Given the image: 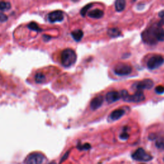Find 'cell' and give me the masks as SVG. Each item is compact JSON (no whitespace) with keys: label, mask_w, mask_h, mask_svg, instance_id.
I'll return each mask as SVG.
<instances>
[{"label":"cell","mask_w":164,"mask_h":164,"mask_svg":"<svg viewBox=\"0 0 164 164\" xmlns=\"http://www.w3.org/2000/svg\"><path fill=\"white\" fill-rule=\"evenodd\" d=\"M142 39L145 43L154 45L158 41H164V29L161 25H153L142 34Z\"/></svg>","instance_id":"1"},{"label":"cell","mask_w":164,"mask_h":164,"mask_svg":"<svg viewBox=\"0 0 164 164\" xmlns=\"http://www.w3.org/2000/svg\"><path fill=\"white\" fill-rule=\"evenodd\" d=\"M60 58L62 66L68 67L75 64L77 59V55L73 49L67 48L63 50Z\"/></svg>","instance_id":"2"},{"label":"cell","mask_w":164,"mask_h":164,"mask_svg":"<svg viewBox=\"0 0 164 164\" xmlns=\"http://www.w3.org/2000/svg\"><path fill=\"white\" fill-rule=\"evenodd\" d=\"M121 98L127 102H133V103H139L144 101L145 98L144 93L142 91L138 90L133 95H130L126 90H122L121 93Z\"/></svg>","instance_id":"3"},{"label":"cell","mask_w":164,"mask_h":164,"mask_svg":"<svg viewBox=\"0 0 164 164\" xmlns=\"http://www.w3.org/2000/svg\"><path fill=\"white\" fill-rule=\"evenodd\" d=\"M133 160L139 162H149L153 159L152 156L149 154L143 148H139L131 154Z\"/></svg>","instance_id":"4"},{"label":"cell","mask_w":164,"mask_h":164,"mask_svg":"<svg viewBox=\"0 0 164 164\" xmlns=\"http://www.w3.org/2000/svg\"><path fill=\"white\" fill-rule=\"evenodd\" d=\"M44 160V156L38 152L31 153L24 160V164H42Z\"/></svg>","instance_id":"5"},{"label":"cell","mask_w":164,"mask_h":164,"mask_svg":"<svg viewBox=\"0 0 164 164\" xmlns=\"http://www.w3.org/2000/svg\"><path fill=\"white\" fill-rule=\"evenodd\" d=\"M131 71L132 67L125 63H119L114 67V72L117 76H127L131 73Z\"/></svg>","instance_id":"6"},{"label":"cell","mask_w":164,"mask_h":164,"mask_svg":"<svg viewBox=\"0 0 164 164\" xmlns=\"http://www.w3.org/2000/svg\"><path fill=\"white\" fill-rule=\"evenodd\" d=\"M164 63V58L160 55H155L150 58L147 63L148 68L154 70L160 67Z\"/></svg>","instance_id":"7"},{"label":"cell","mask_w":164,"mask_h":164,"mask_svg":"<svg viewBox=\"0 0 164 164\" xmlns=\"http://www.w3.org/2000/svg\"><path fill=\"white\" fill-rule=\"evenodd\" d=\"M154 85L153 81L150 79H145L142 81L136 82L133 84V87L139 91L144 89H151Z\"/></svg>","instance_id":"8"},{"label":"cell","mask_w":164,"mask_h":164,"mask_svg":"<svg viewBox=\"0 0 164 164\" xmlns=\"http://www.w3.org/2000/svg\"><path fill=\"white\" fill-rule=\"evenodd\" d=\"M64 16H63V13L61 10H55L50 12L48 16V19L50 22H61L63 20Z\"/></svg>","instance_id":"9"},{"label":"cell","mask_w":164,"mask_h":164,"mask_svg":"<svg viewBox=\"0 0 164 164\" xmlns=\"http://www.w3.org/2000/svg\"><path fill=\"white\" fill-rule=\"evenodd\" d=\"M121 94L117 91H112L109 92L106 95V100L108 103H113L120 99Z\"/></svg>","instance_id":"10"},{"label":"cell","mask_w":164,"mask_h":164,"mask_svg":"<svg viewBox=\"0 0 164 164\" xmlns=\"http://www.w3.org/2000/svg\"><path fill=\"white\" fill-rule=\"evenodd\" d=\"M103 103V98L102 95H99L98 96L94 98L90 102V108L92 110H95L98 109L102 105Z\"/></svg>","instance_id":"11"},{"label":"cell","mask_w":164,"mask_h":164,"mask_svg":"<svg viewBox=\"0 0 164 164\" xmlns=\"http://www.w3.org/2000/svg\"><path fill=\"white\" fill-rule=\"evenodd\" d=\"M124 113H125V110H124V109H122V108L117 109V110H115L114 111H113L110 113V116H109V119H110L111 121H117L118 119H119L120 118H121L123 116H124Z\"/></svg>","instance_id":"12"},{"label":"cell","mask_w":164,"mask_h":164,"mask_svg":"<svg viewBox=\"0 0 164 164\" xmlns=\"http://www.w3.org/2000/svg\"><path fill=\"white\" fill-rule=\"evenodd\" d=\"M88 15L90 17L93 18V19H100L104 16V12L100 9L96 8L89 12Z\"/></svg>","instance_id":"13"},{"label":"cell","mask_w":164,"mask_h":164,"mask_svg":"<svg viewBox=\"0 0 164 164\" xmlns=\"http://www.w3.org/2000/svg\"><path fill=\"white\" fill-rule=\"evenodd\" d=\"M72 37L77 42H79L83 37V32L81 30H76L71 33Z\"/></svg>","instance_id":"14"},{"label":"cell","mask_w":164,"mask_h":164,"mask_svg":"<svg viewBox=\"0 0 164 164\" xmlns=\"http://www.w3.org/2000/svg\"><path fill=\"white\" fill-rule=\"evenodd\" d=\"M121 31L120 30H119L117 28H110L108 30V35H109V37H110L112 38H116L119 37L121 35Z\"/></svg>","instance_id":"15"},{"label":"cell","mask_w":164,"mask_h":164,"mask_svg":"<svg viewBox=\"0 0 164 164\" xmlns=\"http://www.w3.org/2000/svg\"><path fill=\"white\" fill-rule=\"evenodd\" d=\"M126 7V1L124 0H117L115 3V8L117 12H122Z\"/></svg>","instance_id":"16"},{"label":"cell","mask_w":164,"mask_h":164,"mask_svg":"<svg viewBox=\"0 0 164 164\" xmlns=\"http://www.w3.org/2000/svg\"><path fill=\"white\" fill-rule=\"evenodd\" d=\"M35 80L37 83H42L45 81V76L42 72H37L35 76Z\"/></svg>","instance_id":"17"},{"label":"cell","mask_w":164,"mask_h":164,"mask_svg":"<svg viewBox=\"0 0 164 164\" xmlns=\"http://www.w3.org/2000/svg\"><path fill=\"white\" fill-rule=\"evenodd\" d=\"M11 8V4L7 1H0V10L5 11Z\"/></svg>","instance_id":"18"},{"label":"cell","mask_w":164,"mask_h":164,"mask_svg":"<svg viewBox=\"0 0 164 164\" xmlns=\"http://www.w3.org/2000/svg\"><path fill=\"white\" fill-rule=\"evenodd\" d=\"M92 7V3H90V4H86V6H85L84 7L82 8V9L80 11V13L81 15L83 16V17H85L86 14V13H87L88 10H89V9Z\"/></svg>","instance_id":"19"},{"label":"cell","mask_w":164,"mask_h":164,"mask_svg":"<svg viewBox=\"0 0 164 164\" xmlns=\"http://www.w3.org/2000/svg\"><path fill=\"white\" fill-rule=\"evenodd\" d=\"M77 148H78L80 151H83V150H89L91 148V145L89 143H85L84 144H78L77 145Z\"/></svg>","instance_id":"20"},{"label":"cell","mask_w":164,"mask_h":164,"mask_svg":"<svg viewBox=\"0 0 164 164\" xmlns=\"http://www.w3.org/2000/svg\"><path fill=\"white\" fill-rule=\"evenodd\" d=\"M28 27L29 29H30L31 30H34V31H40L41 30H42L39 28V26L34 22H30V23H29L28 25Z\"/></svg>","instance_id":"21"},{"label":"cell","mask_w":164,"mask_h":164,"mask_svg":"<svg viewBox=\"0 0 164 164\" xmlns=\"http://www.w3.org/2000/svg\"><path fill=\"white\" fill-rule=\"evenodd\" d=\"M156 146L158 149L164 150V141L163 140H158L156 142Z\"/></svg>","instance_id":"22"},{"label":"cell","mask_w":164,"mask_h":164,"mask_svg":"<svg viewBox=\"0 0 164 164\" xmlns=\"http://www.w3.org/2000/svg\"><path fill=\"white\" fill-rule=\"evenodd\" d=\"M129 134L127 133V132L126 131H124V132H122V133L120 135L119 137L121 140H126L128 139L129 138Z\"/></svg>","instance_id":"23"},{"label":"cell","mask_w":164,"mask_h":164,"mask_svg":"<svg viewBox=\"0 0 164 164\" xmlns=\"http://www.w3.org/2000/svg\"><path fill=\"white\" fill-rule=\"evenodd\" d=\"M155 92L158 94H162L164 93V86L162 85H159L157 86L155 89Z\"/></svg>","instance_id":"24"},{"label":"cell","mask_w":164,"mask_h":164,"mask_svg":"<svg viewBox=\"0 0 164 164\" xmlns=\"http://www.w3.org/2000/svg\"><path fill=\"white\" fill-rule=\"evenodd\" d=\"M8 19V17L6 15L3 14L2 13H0V22H4Z\"/></svg>","instance_id":"25"},{"label":"cell","mask_w":164,"mask_h":164,"mask_svg":"<svg viewBox=\"0 0 164 164\" xmlns=\"http://www.w3.org/2000/svg\"><path fill=\"white\" fill-rule=\"evenodd\" d=\"M69 151H68L66 153V154L62 157V159L60 160V163H61L62 162H63V161H65V160H66V159L68 158V157H69Z\"/></svg>","instance_id":"26"},{"label":"cell","mask_w":164,"mask_h":164,"mask_svg":"<svg viewBox=\"0 0 164 164\" xmlns=\"http://www.w3.org/2000/svg\"><path fill=\"white\" fill-rule=\"evenodd\" d=\"M158 15H159V16H160V17H164V10H162V11H160V12H159Z\"/></svg>","instance_id":"27"},{"label":"cell","mask_w":164,"mask_h":164,"mask_svg":"<svg viewBox=\"0 0 164 164\" xmlns=\"http://www.w3.org/2000/svg\"><path fill=\"white\" fill-rule=\"evenodd\" d=\"M48 164H57V163L55 162H50Z\"/></svg>","instance_id":"28"},{"label":"cell","mask_w":164,"mask_h":164,"mask_svg":"<svg viewBox=\"0 0 164 164\" xmlns=\"http://www.w3.org/2000/svg\"><path fill=\"white\" fill-rule=\"evenodd\" d=\"M163 161H164V158H163Z\"/></svg>","instance_id":"29"},{"label":"cell","mask_w":164,"mask_h":164,"mask_svg":"<svg viewBox=\"0 0 164 164\" xmlns=\"http://www.w3.org/2000/svg\"><path fill=\"white\" fill-rule=\"evenodd\" d=\"M142 164H145V163H142Z\"/></svg>","instance_id":"30"}]
</instances>
